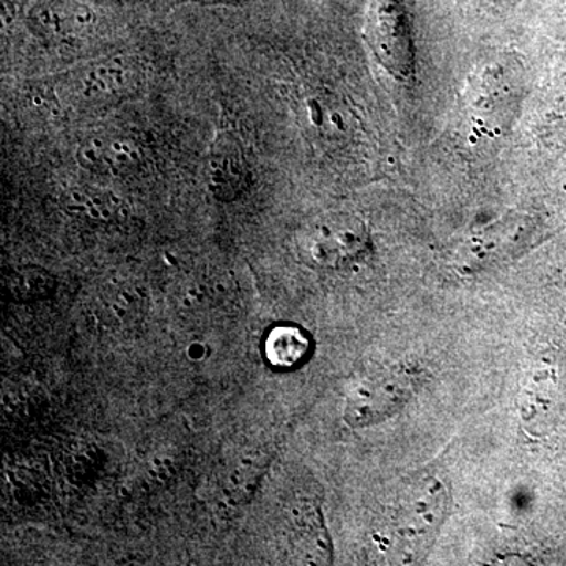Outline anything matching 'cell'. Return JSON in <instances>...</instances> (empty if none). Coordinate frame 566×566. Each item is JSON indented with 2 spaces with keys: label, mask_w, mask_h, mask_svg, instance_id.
<instances>
[{
  "label": "cell",
  "mask_w": 566,
  "mask_h": 566,
  "mask_svg": "<svg viewBox=\"0 0 566 566\" xmlns=\"http://www.w3.org/2000/svg\"><path fill=\"white\" fill-rule=\"evenodd\" d=\"M411 376L403 371H386L360 382L346 401L345 419L353 427L375 423L392 415L411 397Z\"/></svg>",
  "instance_id": "3"
},
{
  "label": "cell",
  "mask_w": 566,
  "mask_h": 566,
  "mask_svg": "<svg viewBox=\"0 0 566 566\" xmlns=\"http://www.w3.org/2000/svg\"><path fill=\"white\" fill-rule=\"evenodd\" d=\"M69 207L71 210L81 211L82 214L93 219H109L115 211V205L104 200L102 193L87 191H74L70 193Z\"/></svg>",
  "instance_id": "10"
},
{
  "label": "cell",
  "mask_w": 566,
  "mask_h": 566,
  "mask_svg": "<svg viewBox=\"0 0 566 566\" xmlns=\"http://www.w3.org/2000/svg\"><path fill=\"white\" fill-rule=\"evenodd\" d=\"M371 48L379 61L394 76L409 80L415 69L411 32L401 3L398 0H374L370 22Z\"/></svg>",
  "instance_id": "2"
},
{
  "label": "cell",
  "mask_w": 566,
  "mask_h": 566,
  "mask_svg": "<svg viewBox=\"0 0 566 566\" xmlns=\"http://www.w3.org/2000/svg\"><path fill=\"white\" fill-rule=\"evenodd\" d=\"M122 65H98L88 70L81 80L80 91L88 93V95H98V93L115 92L126 84L125 77L122 76Z\"/></svg>",
  "instance_id": "9"
},
{
  "label": "cell",
  "mask_w": 566,
  "mask_h": 566,
  "mask_svg": "<svg viewBox=\"0 0 566 566\" xmlns=\"http://www.w3.org/2000/svg\"><path fill=\"white\" fill-rule=\"evenodd\" d=\"M449 494L438 476H422L406 486L390 515L382 538L395 558L412 562L433 545L444 521Z\"/></svg>",
  "instance_id": "1"
},
{
  "label": "cell",
  "mask_w": 566,
  "mask_h": 566,
  "mask_svg": "<svg viewBox=\"0 0 566 566\" xmlns=\"http://www.w3.org/2000/svg\"><path fill=\"white\" fill-rule=\"evenodd\" d=\"M308 348H311L308 338L300 329L282 326L275 327L268 335L264 353L274 367L292 368L304 360Z\"/></svg>",
  "instance_id": "7"
},
{
  "label": "cell",
  "mask_w": 566,
  "mask_h": 566,
  "mask_svg": "<svg viewBox=\"0 0 566 566\" xmlns=\"http://www.w3.org/2000/svg\"><path fill=\"white\" fill-rule=\"evenodd\" d=\"M249 185L248 161L237 142L221 137L208 158V188L222 202L243 196Z\"/></svg>",
  "instance_id": "5"
},
{
  "label": "cell",
  "mask_w": 566,
  "mask_h": 566,
  "mask_svg": "<svg viewBox=\"0 0 566 566\" xmlns=\"http://www.w3.org/2000/svg\"><path fill=\"white\" fill-rule=\"evenodd\" d=\"M80 161L99 174H123L137 161V151L128 140L115 137H93L82 145Z\"/></svg>",
  "instance_id": "6"
},
{
  "label": "cell",
  "mask_w": 566,
  "mask_h": 566,
  "mask_svg": "<svg viewBox=\"0 0 566 566\" xmlns=\"http://www.w3.org/2000/svg\"><path fill=\"white\" fill-rule=\"evenodd\" d=\"M367 233L363 222L333 216L314 223L304 234L303 249L319 266H340L364 251Z\"/></svg>",
  "instance_id": "4"
},
{
  "label": "cell",
  "mask_w": 566,
  "mask_h": 566,
  "mask_svg": "<svg viewBox=\"0 0 566 566\" xmlns=\"http://www.w3.org/2000/svg\"><path fill=\"white\" fill-rule=\"evenodd\" d=\"M54 279L39 268H22L10 279L11 292L21 300H39L54 290Z\"/></svg>",
  "instance_id": "8"
}]
</instances>
